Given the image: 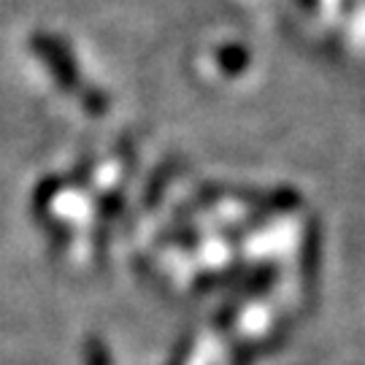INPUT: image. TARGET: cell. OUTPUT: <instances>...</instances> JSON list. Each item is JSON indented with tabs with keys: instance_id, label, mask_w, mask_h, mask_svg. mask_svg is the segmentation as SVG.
<instances>
[{
	"instance_id": "6da1fadb",
	"label": "cell",
	"mask_w": 365,
	"mask_h": 365,
	"mask_svg": "<svg viewBox=\"0 0 365 365\" xmlns=\"http://www.w3.org/2000/svg\"><path fill=\"white\" fill-rule=\"evenodd\" d=\"M33 49L38 52V57L52 68L54 78L66 87V90H78V71L71 60V54L66 52V46L60 41L49 38V36H36L33 38Z\"/></svg>"
},
{
	"instance_id": "7a4b0ae2",
	"label": "cell",
	"mask_w": 365,
	"mask_h": 365,
	"mask_svg": "<svg viewBox=\"0 0 365 365\" xmlns=\"http://www.w3.org/2000/svg\"><path fill=\"white\" fill-rule=\"evenodd\" d=\"M220 63L230 73H235V71H241V68L247 66V52H241V49H225V52H220Z\"/></svg>"
}]
</instances>
